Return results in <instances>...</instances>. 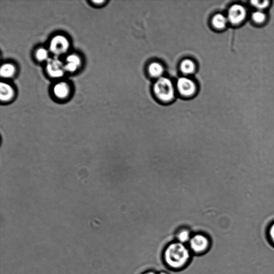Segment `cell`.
Returning <instances> with one entry per match:
<instances>
[{
    "mask_svg": "<svg viewBox=\"0 0 274 274\" xmlns=\"http://www.w3.org/2000/svg\"><path fill=\"white\" fill-rule=\"evenodd\" d=\"M192 237L190 231L187 229L181 230L177 236L178 242L183 244L189 243Z\"/></svg>",
    "mask_w": 274,
    "mask_h": 274,
    "instance_id": "14",
    "label": "cell"
},
{
    "mask_svg": "<svg viewBox=\"0 0 274 274\" xmlns=\"http://www.w3.org/2000/svg\"><path fill=\"white\" fill-rule=\"evenodd\" d=\"M14 92L13 88L7 84L2 82L0 84V98L3 102L8 101L13 98Z\"/></svg>",
    "mask_w": 274,
    "mask_h": 274,
    "instance_id": "8",
    "label": "cell"
},
{
    "mask_svg": "<svg viewBox=\"0 0 274 274\" xmlns=\"http://www.w3.org/2000/svg\"><path fill=\"white\" fill-rule=\"evenodd\" d=\"M228 20L222 14H217L213 18L212 23L214 27L218 29H223L227 26Z\"/></svg>",
    "mask_w": 274,
    "mask_h": 274,
    "instance_id": "11",
    "label": "cell"
},
{
    "mask_svg": "<svg viewBox=\"0 0 274 274\" xmlns=\"http://www.w3.org/2000/svg\"><path fill=\"white\" fill-rule=\"evenodd\" d=\"M252 5L258 9H264L269 6L270 2L269 1H252Z\"/></svg>",
    "mask_w": 274,
    "mask_h": 274,
    "instance_id": "18",
    "label": "cell"
},
{
    "mask_svg": "<svg viewBox=\"0 0 274 274\" xmlns=\"http://www.w3.org/2000/svg\"><path fill=\"white\" fill-rule=\"evenodd\" d=\"M144 274H156V273L153 272H147Z\"/></svg>",
    "mask_w": 274,
    "mask_h": 274,
    "instance_id": "22",
    "label": "cell"
},
{
    "mask_svg": "<svg viewBox=\"0 0 274 274\" xmlns=\"http://www.w3.org/2000/svg\"><path fill=\"white\" fill-rule=\"evenodd\" d=\"M15 73V68L11 64H4L2 65L0 74L3 78H10L13 76Z\"/></svg>",
    "mask_w": 274,
    "mask_h": 274,
    "instance_id": "12",
    "label": "cell"
},
{
    "mask_svg": "<svg viewBox=\"0 0 274 274\" xmlns=\"http://www.w3.org/2000/svg\"><path fill=\"white\" fill-rule=\"evenodd\" d=\"M252 17L254 22L258 24L264 22L266 19V15L261 11L254 12Z\"/></svg>",
    "mask_w": 274,
    "mask_h": 274,
    "instance_id": "16",
    "label": "cell"
},
{
    "mask_svg": "<svg viewBox=\"0 0 274 274\" xmlns=\"http://www.w3.org/2000/svg\"><path fill=\"white\" fill-rule=\"evenodd\" d=\"M36 57L40 61H47L49 59V52L44 49H40L37 51Z\"/></svg>",
    "mask_w": 274,
    "mask_h": 274,
    "instance_id": "17",
    "label": "cell"
},
{
    "mask_svg": "<svg viewBox=\"0 0 274 274\" xmlns=\"http://www.w3.org/2000/svg\"><path fill=\"white\" fill-rule=\"evenodd\" d=\"M53 92L57 98L63 99L68 96L69 88L65 83L59 82L54 87Z\"/></svg>",
    "mask_w": 274,
    "mask_h": 274,
    "instance_id": "9",
    "label": "cell"
},
{
    "mask_svg": "<svg viewBox=\"0 0 274 274\" xmlns=\"http://www.w3.org/2000/svg\"><path fill=\"white\" fill-rule=\"evenodd\" d=\"M93 2H94L95 3L100 4V3H104V1H93Z\"/></svg>",
    "mask_w": 274,
    "mask_h": 274,
    "instance_id": "21",
    "label": "cell"
},
{
    "mask_svg": "<svg viewBox=\"0 0 274 274\" xmlns=\"http://www.w3.org/2000/svg\"><path fill=\"white\" fill-rule=\"evenodd\" d=\"M78 68L79 66L71 63H67L66 65H65V71H69V72H74Z\"/></svg>",
    "mask_w": 274,
    "mask_h": 274,
    "instance_id": "20",
    "label": "cell"
},
{
    "mask_svg": "<svg viewBox=\"0 0 274 274\" xmlns=\"http://www.w3.org/2000/svg\"><path fill=\"white\" fill-rule=\"evenodd\" d=\"M154 91L161 100L168 102L174 98L175 89L172 82L165 77H161L155 83Z\"/></svg>",
    "mask_w": 274,
    "mask_h": 274,
    "instance_id": "2",
    "label": "cell"
},
{
    "mask_svg": "<svg viewBox=\"0 0 274 274\" xmlns=\"http://www.w3.org/2000/svg\"><path fill=\"white\" fill-rule=\"evenodd\" d=\"M69 48V41L63 35H57L53 38L50 45L51 52L55 56L63 55L68 51Z\"/></svg>",
    "mask_w": 274,
    "mask_h": 274,
    "instance_id": "3",
    "label": "cell"
},
{
    "mask_svg": "<svg viewBox=\"0 0 274 274\" xmlns=\"http://www.w3.org/2000/svg\"><path fill=\"white\" fill-rule=\"evenodd\" d=\"M177 86L178 91L184 96H190L196 91L194 82L186 77H182L178 80Z\"/></svg>",
    "mask_w": 274,
    "mask_h": 274,
    "instance_id": "7",
    "label": "cell"
},
{
    "mask_svg": "<svg viewBox=\"0 0 274 274\" xmlns=\"http://www.w3.org/2000/svg\"><path fill=\"white\" fill-rule=\"evenodd\" d=\"M158 274H168L167 273H166V272H160Z\"/></svg>",
    "mask_w": 274,
    "mask_h": 274,
    "instance_id": "23",
    "label": "cell"
},
{
    "mask_svg": "<svg viewBox=\"0 0 274 274\" xmlns=\"http://www.w3.org/2000/svg\"><path fill=\"white\" fill-rule=\"evenodd\" d=\"M190 247L192 251L197 254L202 253L206 251L210 246V242L204 235L198 234L191 238L189 242Z\"/></svg>",
    "mask_w": 274,
    "mask_h": 274,
    "instance_id": "5",
    "label": "cell"
},
{
    "mask_svg": "<svg viewBox=\"0 0 274 274\" xmlns=\"http://www.w3.org/2000/svg\"><path fill=\"white\" fill-rule=\"evenodd\" d=\"M148 71L152 77L160 79L162 77L164 69L162 64L158 62H153L149 66Z\"/></svg>",
    "mask_w": 274,
    "mask_h": 274,
    "instance_id": "10",
    "label": "cell"
},
{
    "mask_svg": "<svg viewBox=\"0 0 274 274\" xmlns=\"http://www.w3.org/2000/svg\"><path fill=\"white\" fill-rule=\"evenodd\" d=\"M267 237L271 246L274 247V221L267 228Z\"/></svg>",
    "mask_w": 274,
    "mask_h": 274,
    "instance_id": "15",
    "label": "cell"
},
{
    "mask_svg": "<svg viewBox=\"0 0 274 274\" xmlns=\"http://www.w3.org/2000/svg\"><path fill=\"white\" fill-rule=\"evenodd\" d=\"M67 63H71L76 64L77 66H80L81 64V59L80 57L75 55H69L66 59Z\"/></svg>",
    "mask_w": 274,
    "mask_h": 274,
    "instance_id": "19",
    "label": "cell"
},
{
    "mask_svg": "<svg viewBox=\"0 0 274 274\" xmlns=\"http://www.w3.org/2000/svg\"><path fill=\"white\" fill-rule=\"evenodd\" d=\"M164 255L166 264L174 269H181L186 265L190 258L189 249L178 242L169 244Z\"/></svg>",
    "mask_w": 274,
    "mask_h": 274,
    "instance_id": "1",
    "label": "cell"
},
{
    "mask_svg": "<svg viewBox=\"0 0 274 274\" xmlns=\"http://www.w3.org/2000/svg\"><path fill=\"white\" fill-rule=\"evenodd\" d=\"M195 64L191 59H185L181 64V69L185 74H192L195 70Z\"/></svg>",
    "mask_w": 274,
    "mask_h": 274,
    "instance_id": "13",
    "label": "cell"
},
{
    "mask_svg": "<svg viewBox=\"0 0 274 274\" xmlns=\"http://www.w3.org/2000/svg\"><path fill=\"white\" fill-rule=\"evenodd\" d=\"M246 17V9L242 5L235 4L229 10L228 20L234 25H240L245 20Z\"/></svg>",
    "mask_w": 274,
    "mask_h": 274,
    "instance_id": "6",
    "label": "cell"
},
{
    "mask_svg": "<svg viewBox=\"0 0 274 274\" xmlns=\"http://www.w3.org/2000/svg\"><path fill=\"white\" fill-rule=\"evenodd\" d=\"M47 71L53 78H59L64 74L65 65L57 56L49 58L47 61Z\"/></svg>",
    "mask_w": 274,
    "mask_h": 274,
    "instance_id": "4",
    "label": "cell"
}]
</instances>
